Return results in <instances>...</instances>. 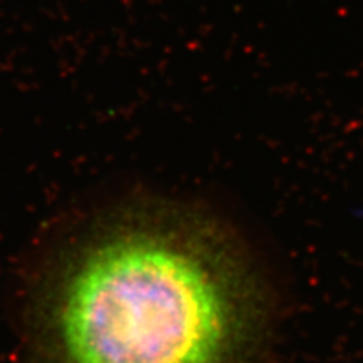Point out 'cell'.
Segmentation results:
<instances>
[{
    "label": "cell",
    "instance_id": "6da1fadb",
    "mask_svg": "<svg viewBox=\"0 0 363 363\" xmlns=\"http://www.w3.org/2000/svg\"><path fill=\"white\" fill-rule=\"evenodd\" d=\"M14 363H267L269 280L204 204L130 192L33 244L11 286Z\"/></svg>",
    "mask_w": 363,
    "mask_h": 363
}]
</instances>
